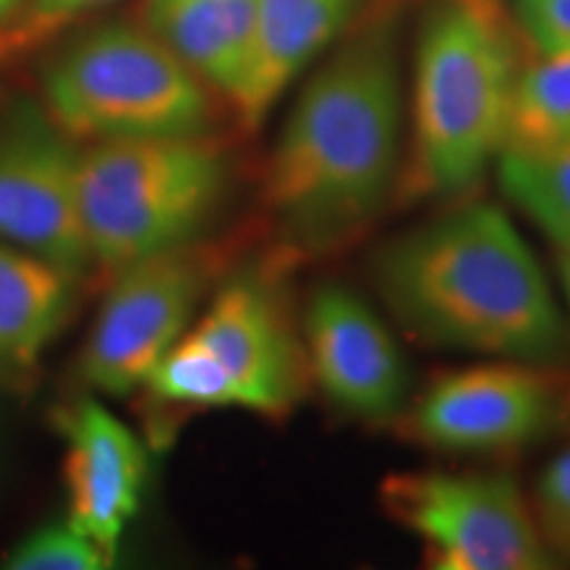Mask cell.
I'll return each instance as SVG.
<instances>
[{"label":"cell","mask_w":570,"mask_h":570,"mask_svg":"<svg viewBox=\"0 0 570 570\" xmlns=\"http://www.w3.org/2000/svg\"><path fill=\"white\" fill-rule=\"evenodd\" d=\"M402 92L386 35L348 42L306 82L265 175V204L294 248L354 238L396 185Z\"/></svg>","instance_id":"obj_1"},{"label":"cell","mask_w":570,"mask_h":570,"mask_svg":"<svg viewBox=\"0 0 570 570\" xmlns=\"http://www.w3.org/2000/svg\"><path fill=\"white\" fill-rule=\"evenodd\" d=\"M375 281L399 323L428 344L533 362L562 341L550 281L499 206H462L394 240Z\"/></svg>","instance_id":"obj_2"},{"label":"cell","mask_w":570,"mask_h":570,"mask_svg":"<svg viewBox=\"0 0 570 570\" xmlns=\"http://www.w3.org/2000/svg\"><path fill=\"white\" fill-rule=\"evenodd\" d=\"M515 56L487 0H458L433 13L417 48L412 198L460 196L502 151Z\"/></svg>","instance_id":"obj_3"},{"label":"cell","mask_w":570,"mask_h":570,"mask_svg":"<svg viewBox=\"0 0 570 570\" xmlns=\"http://www.w3.org/2000/svg\"><path fill=\"white\" fill-rule=\"evenodd\" d=\"M194 69L146 24L77 35L42 69V109L71 140L206 135L212 104Z\"/></svg>","instance_id":"obj_4"},{"label":"cell","mask_w":570,"mask_h":570,"mask_svg":"<svg viewBox=\"0 0 570 570\" xmlns=\"http://www.w3.org/2000/svg\"><path fill=\"white\" fill-rule=\"evenodd\" d=\"M227 161L206 135L90 142L80 214L90 259L122 269L185 246L225 194Z\"/></svg>","instance_id":"obj_5"},{"label":"cell","mask_w":570,"mask_h":570,"mask_svg":"<svg viewBox=\"0 0 570 570\" xmlns=\"http://www.w3.org/2000/svg\"><path fill=\"white\" fill-rule=\"evenodd\" d=\"M381 502L436 570L552 568L531 504L504 475L404 470L381 483Z\"/></svg>","instance_id":"obj_6"},{"label":"cell","mask_w":570,"mask_h":570,"mask_svg":"<svg viewBox=\"0 0 570 570\" xmlns=\"http://www.w3.org/2000/svg\"><path fill=\"white\" fill-rule=\"evenodd\" d=\"M82 354V375L109 396L142 389L188 333L206 288V262L190 244L117 269Z\"/></svg>","instance_id":"obj_7"},{"label":"cell","mask_w":570,"mask_h":570,"mask_svg":"<svg viewBox=\"0 0 570 570\" xmlns=\"http://www.w3.org/2000/svg\"><path fill=\"white\" fill-rule=\"evenodd\" d=\"M80 154L42 106L17 104L0 122V240L71 275L90 262Z\"/></svg>","instance_id":"obj_8"},{"label":"cell","mask_w":570,"mask_h":570,"mask_svg":"<svg viewBox=\"0 0 570 570\" xmlns=\"http://www.w3.org/2000/svg\"><path fill=\"white\" fill-rule=\"evenodd\" d=\"M306 362L317 386L362 420L394 417L410 389V370L389 327L344 285H323L304 317Z\"/></svg>","instance_id":"obj_9"},{"label":"cell","mask_w":570,"mask_h":570,"mask_svg":"<svg viewBox=\"0 0 570 570\" xmlns=\"http://www.w3.org/2000/svg\"><path fill=\"white\" fill-rule=\"evenodd\" d=\"M554 415L552 383L523 365L439 377L410 412V433L446 452H494L537 439Z\"/></svg>","instance_id":"obj_10"},{"label":"cell","mask_w":570,"mask_h":570,"mask_svg":"<svg viewBox=\"0 0 570 570\" xmlns=\"http://www.w3.org/2000/svg\"><path fill=\"white\" fill-rule=\"evenodd\" d=\"M188 333L233 377L240 410L281 415L294 407L302 394V354L262 285L252 281L225 285Z\"/></svg>","instance_id":"obj_11"},{"label":"cell","mask_w":570,"mask_h":570,"mask_svg":"<svg viewBox=\"0 0 570 570\" xmlns=\"http://www.w3.org/2000/svg\"><path fill=\"white\" fill-rule=\"evenodd\" d=\"M63 439L67 520L117 558L119 539L140 510L148 475L146 446L132 428L92 399L63 415Z\"/></svg>","instance_id":"obj_12"},{"label":"cell","mask_w":570,"mask_h":570,"mask_svg":"<svg viewBox=\"0 0 570 570\" xmlns=\"http://www.w3.org/2000/svg\"><path fill=\"white\" fill-rule=\"evenodd\" d=\"M356 0H259L248 63L230 104L256 130L302 71L338 38Z\"/></svg>","instance_id":"obj_13"},{"label":"cell","mask_w":570,"mask_h":570,"mask_svg":"<svg viewBox=\"0 0 570 570\" xmlns=\"http://www.w3.org/2000/svg\"><path fill=\"white\" fill-rule=\"evenodd\" d=\"M259 0H142V24L209 88L233 98L252 53Z\"/></svg>","instance_id":"obj_14"},{"label":"cell","mask_w":570,"mask_h":570,"mask_svg":"<svg viewBox=\"0 0 570 570\" xmlns=\"http://www.w3.org/2000/svg\"><path fill=\"white\" fill-rule=\"evenodd\" d=\"M75 277L0 240V383L19 381L38 365L69 315Z\"/></svg>","instance_id":"obj_15"},{"label":"cell","mask_w":570,"mask_h":570,"mask_svg":"<svg viewBox=\"0 0 570 570\" xmlns=\"http://www.w3.org/2000/svg\"><path fill=\"white\" fill-rule=\"evenodd\" d=\"M502 194L531 217L552 244L570 240V132L533 151H502Z\"/></svg>","instance_id":"obj_16"},{"label":"cell","mask_w":570,"mask_h":570,"mask_svg":"<svg viewBox=\"0 0 570 570\" xmlns=\"http://www.w3.org/2000/svg\"><path fill=\"white\" fill-rule=\"evenodd\" d=\"M570 132V53L541 56L512 82L502 151H533ZM499 151V154H502Z\"/></svg>","instance_id":"obj_17"},{"label":"cell","mask_w":570,"mask_h":570,"mask_svg":"<svg viewBox=\"0 0 570 570\" xmlns=\"http://www.w3.org/2000/svg\"><path fill=\"white\" fill-rule=\"evenodd\" d=\"M146 389L167 404H188V407H240L238 389L225 373L217 356L196 341L190 333L164 354L154 367Z\"/></svg>","instance_id":"obj_18"},{"label":"cell","mask_w":570,"mask_h":570,"mask_svg":"<svg viewBox=\"0 0 570 570\" xmlns=\"http://www.w3.org/2000/svg\"><path fill=\"white\" fill-rule=\"evenodd\" d=\"M109 3L114 0H21L17 11L0 21V63L30 59Z\"/></svg>","instance_id":"obj_19"},{"label":"cell","mask_w":570,"mask_h":570,"mask_svg":"<svg viewBox=\"0 0 570 570\" xmlns=\"http://www.w3.org/2000/svg\"><path fill=\"white\" fill-rule=\"evenodd\" d=\"M111 554L98 541L82 533L69 520L48 523L32 531L13 547L6 560L11 570H104L111 566Z\"/></svg>","instance_id":"obj_20"},{"label":"cell","mask_w":570,"mask_h":570,"mask_svg":"<svg viewBox=\"0 0 570 570\" xmlns=\"http://www.w3.org/2000/svg\"><path fill=\"white\" fill-rule=\"evenodd\" d=\"M531 512L547 550L570 558V449L541 470Z\"/></svg>","instance_id":"obj_21"},{"label":"cell","mask_w":570,"mask_h":570,"mask_svg":"<svg viewBox=\"0 0 570 570\" xmlns=\"http://www.w3.org/2000/svg\"><path fill=\"white\" fill-rule=\"evenodd\" d=\"M515 17L541 56L570 53V0H515Z\"/></svg>","instance_id":"obj_22"},{"label":"cell","mask_w":570,"mask_h":570,"mask_svg":"<svg viewBox=\"0 0 570 570\" xmlns=\"http://www.w3.org/2000/svg\"><path fill=\"white\" fill-rule=\"evenodd\" d=\"M554 248H558V269H560L562 285H566V294L570 302V240L568 244H558Z\"/></svg>","instance_id":"obj_23"},{"label":"cell","mask_w":570,"mask_h":570,"mask_svg":"<svg viewBox=\"0 0 570 570\" xmlns=\"http://www.w3.org/2000/svg\"><path fill=\"white\" fill-rule=\"evenodd\" d=\"M21 3V0H0V21H6L11 17L13 11H17V6Z\"/></svg>","instance_id":"obj_24"}]
</instances>
